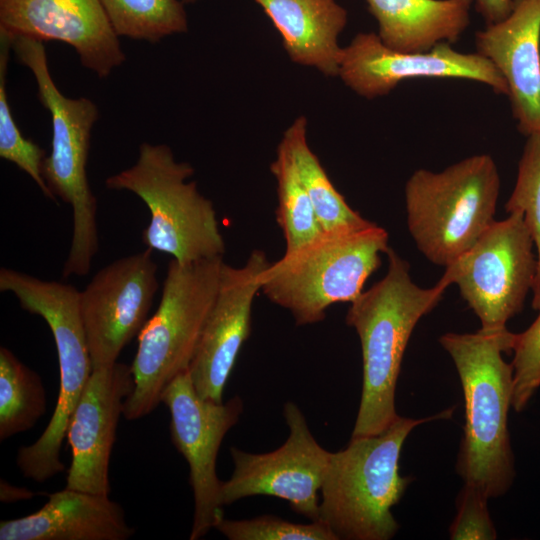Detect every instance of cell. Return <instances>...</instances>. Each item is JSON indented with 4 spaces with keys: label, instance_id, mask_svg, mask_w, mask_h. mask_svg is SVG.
<instances>
[{
    "label": "cell",
    "instance_id": "15",
    "mask_svg": "<svg viewBox=\"0 0 540 540\" xmlns=\"http://www.w3.org/2000/svg\"><path fill=\"white\" fill-rule=\"evenodd\" d=\"M134 388L131 366L93 369L71 415L66 437L72 451L66 487L109 495V464L119 419Z\"/></svg>",
    "mask_w": 540,
    "mask_h": 540
},
{
    "label": "cell",
    "instance_id": "31",
    "mask_svg": "<svg viewBox=\"0 0 540 540\" xmlns=\"http://www.w3.org/2000/svg\"><path fill=\"white\" fill-rule=\"evenodd\" d=\"M475 9L486 25L506 19L513 10L515 0H473Z\"/></svg>",
    "mask_w": 540,
    "mask_h": 540
},
{
    "label": "cell",
    "instance_id": "25",
    "mask_svg": "<svg viewBox=\"0 0 540 540\" xmlns=\"http://www.w3.org/2000/svg\"><path fill=\"white\" fill-rule=\"evenodd\" d=\"M118 37L156 43L188 29L184 3L179 0H100Z\"/></svg>",
    "mask_w": 540,
    "mask_h": 540
},
{
    "label": "cell",
    "instance_id": "1",
    "mask_svg": "<svg viewBox=\"0 0 540 540\" xmlns=\"http://www.w3.org/2000/svg\"><path fill=\"white\" fill-rule=\"evenodd\" d=\"M515 333L507 328L476 333L448 332L439 343L458 372L465 420L456 471L465 484L488 498L503 496L515 478L508 430L512 408L513 369L503 357L512 351Z\"/></svg>",
    "mask_w": 540,
    "mask_h": 540
},
{
    "label": "cell",
    "instance_id": "10",
    "mask_svg": "<svg viewBox=\"0 0 540 540\" xmlns=\"http://www.w3.org/2000/svg\"><path fill=\"white\" fill-rule=\"evenodd\" d=\"M534 242L520 212L494 221L466 253L445 268L441 279L455 283L479 318L482 330L506 329L523 309L537 272Z\"/></svg>",
    "mask_w": 540,
    "mask_h": 540
},
{
    "label": "cell",
    "instance_id": "13",
    "mask_svg": "<svg viewBox=\"0 0 540 540\" xmlns=\"http://www.w3.org/2000/svg\"><path fill=\"white\" fill-rule=\"evenodd\" d=\"M152 249L117 259L100 269L80 294V309L92 368L117 362L139 333L158 290Z\"/></svg>",
    "mask_w": 540,
    "mask_h": 540
},
{
    "label": "cell",
    "instance_id": "6",
    "mask_svg": "<svg viewBox=\"0 0 540 540\" xmlns=\"http://www.w3.org/2000/svg\"><path fill=\"white\" fill-rule=\"evenodd\" d=\"M387 231L372 222L347 231L323 232L311 242L269 263L260 291L288 310L296 325L320 322L329 306L352 302L390 248Z\"/></svg>",
    "mask_w": 540,
    "mask_h": 540
},
{
    "label": "cell",
    "instance_id": "33",
    "mask_svg": "<svg viewBox=\"0 0 540 540\" xmlns=\"http://www.w3.org/2000/svg\"><path fill=\"white\" fill-rule=\"evenodd\" d=\"M184 4H191V3H194L198 0H181Z\"/></svg>",
    "mask_w": 540,
    "mask_h": 540
},
{
    "label": "cell",
    "instance_id": "23",
    "mask_svg": "<svg viewBox=\"0 0 540 540\" xmlns=\"http://www.w3.org/2000/svg\"><path fill=\"white\" fill-rule=\"evenodd\" d=\"M41 377L6 347L0 348V440L31 429L45 414Z\"/></svg>",
    "mask_w": 540,
    "mask_h": 540
},
{
    "label": "cell",
    "instance_id": "16",
    "mask_svg": "<svg viewBox=\"0 0 540 540\" xmlns=\"http://www.w3.org/2000/svg\"><path fill=\"white\" fill-rule=\"evenodd\" d=\"M268 264L265 253L254 250L241 267L223 265L218 294L189 368L202 399L223 402L224 387L250 334L253 301Z\"/></svg>",
    "mask_w": 540,
    "mask_h": 540
},
{
    "label": "cell",
    "instance_id": "26",
    "mask_svg": "<svg viewBox=\"0 0 540 540\" xmlns=\"http://www.w3.org/2000/svg\"><path fill=\"white\" fill-rule=\"evenodd\" d=\"M11 50L10 35L0 29V157L28 174L46 198L56 201L42 173L46 153L23 136L8 102L6 78Z\"/></svg>",
    "mask_w": 540,
    "mask_h": 540
},
{
    "label": "cell",
    "instance_id": "21",
    "mask_svg": "<svg viewBox=\"0 0 540 540\" xmlns=\"http://www.w3.org/2000/svg\"><path fill=\"white\" fill-rule=\"evenodd\" d=\"M389 48L423 52L454 43L470 23L473 0H366Z\"/></svg>",
    "mask_w": 540,
    "mask_h": 540
},
{
    "label": "cell",
    "instance_id": "29",
    "mask_svg": "<svg viewBox=\"0 0 540 540\" xmlns=\"http://www.w3.org/2000/svg\"><path fill=\"white\" fill-rule=\"evenodd\" d=\"M534 322L515 334L512 409L521 412L540 387V307Z\"/></svg>",
    "mask_w": 540,
    "mask_h": 540
},
{
    "label": "cell",
    "instance_id": "14",
    "mask_svg": "<svg viewBox=\"0 0 540 540\" xmlns=\"http://www.w3.org/2000/svg\"><path fill=\"white\" fill-rule=\"evenodd\" d=\"M338 76L358 95L373 99L413 78H454L486 84L496 94H508L507 83L494 64L475 53H462L450 43L423 52L387 47L375 33H359L342 48Z\"/></svg>",
    "mask_w": 540,
    "mask_h": 540
},
{
    "label": "cell",
    "instance_id": "24",
    "mask_svg": "<svg viewBox=\"0 0 540 540\" xmlns=\"http://www.w3.org/2000/svg\"><path fill=\"white\" fill-rule=\"evenodd\" d=\"M270 170L277 183L276 220L286 242L285 252H292L317 238L323 231L291 153L282 141Z\"/></svg>",
    "mask_w": 540,
    "mask_h": 540
},
{
    "label": "cell",
    "instance_id": "27",
    "mask_svg": "<svg viewBox=\"0 0 540 540\" xmlns=\"http://www.w3.org/2000/svg\"><path fill=\"white\" fill-rule=\"evenodd\" d=\"M507 213L520 212L536 247L537 272L532 287V308L540 307V130L527 136L518 163L514 189L505 204Z\"/></svg>",
    "mask_w": 540,
    "mask_h": 540
},
{
    "label": "cell",
    "instance_id": "17",
    "mask_svg": "<svg viewBox=\"0 0 540 540\" xmlns=\"http://www.w3.org/2000/svg\"><path fill=\"white\" fill-rule=\"evenodd\" d=\"M0 29L68 44L100 78L125 61L100 0H0Z\"/></svg>",
    "mask_w": 540,
    "mask_h": 540
},
{
    "label": "cell",
    "instance_id": "28",
    "mask_svg": "<svg viewBox=\"0 0 540 540\" xmlns=\"http://www.w3.org/2000/svg\"><path fill=\"white\" fill-rule=\"evenodd\" d=\"M229 540H338L320 520L293 523L274 515L251 519H223L216 528Z\"/></svg>",
    "mask_w": 540,
    "mask_h": 540
},
{
    "label": "cell",
    "instance_id": "19",
    "mask_svg": "<svg viewBox=\"0 0 540 540\" xmlns=\"http://www.w3.org/2000/svg\"><path fill=\"white\" fill-rule=\"evenodd\" d=\"M134 532L109 495L67 487L38 511L0 522L1 540H127Z\"/></svg>",
    "mask_w": 540,
    "mask_h": 540
},
{
    "label": "cell",
    "instance_id": "2",
    "mask_svg": "<svg viewBox=\"0 0 540 540\" xmlns=\"http://www.w3.org/2000/svg\"><path fill=\"white\" fill-rule=\"evenodd\" d=\"M385 276L362 292L346 314L362 349L363 385L351 437L376 435L398 417L395 392L401 362L418 321L441 301L449 286L440 279L431 288L415 284L407 261L393 249L386 252Z\"/></svg>",
    "mask_w": 540,
    "mask_h": 540
},
{
    "label": "cell",
    "instance_id": "12",
    "mask_svg": "<svg viewBox=\"0 0 540 540\" xmlns=\"http://www.w3.org/2000/svg\"><path fill=\"white\" fill-rule=\"evenodd\" d=\"M283 414L289 436L276 450L255 454L231 447L234 470L222 481V504L250 496H272L286 500L294 512L315 521L319 519V493L331 452L316 441L295 403L286 402Z\"/></svg>",
    "mask_w": 540,
    "mask_h": 540
},
{
    "label": "cell",
    "instance_id": "7",
    "mask_svg": "<svg viewBox=\"0 0 540 540\" xmlns=\"http://www.w3.org/2000/svg\"><path fill=\"white\" fill-rule=\"evenodd\" d=\"M500 177L488 154L467 157L440 172L416 170L405 185L408 231L432 263L447 267L495 221Z\"/></svg>",
    "mask_w": 540,
    "mask_h": 540
},
{
    "label": "cell",
    "instance_id": "4",
    "mask_svg": "<svg viewBox=\"0 0 540 540\" xmlns=\"http://www.w3.org/2000/svg\"><path fill=\"white\" fill-rule=\"evenodd\" d=\"M223 265V256L170 261L158 308L138 335L126 419L150 414L169 383L189 370L218 294Z\"/></svg>",
    "mask_w": 540,
    "mask_h": 540
},
{
    "label": "cell",
    "instance_id": "20",
    "mask_svg": "<svg viewBox=\"0 0 540 540\" xmlns=\"http://www.w3.org/2000/svg\"><path fill=\"white\" fill-rule=\"evenodd\" d=\"M282 37L290 59L326 76H338V36L347 11L335 0H255Z\"/></svg>",
    "mask_w": 540,
    "mask_h": 540
},
{
    "label": "cell",
    "instance_id": "5",
    "mask_svg": "<svg viewBox=\"0 0 540 540\" xmlns=\"http://www.w3.org/2000/svg\"><path fill=\"white\" fill-rule=\"evenodd\" d=\"M9 35L12 50L32 72L39 100L51 116V152L43 162V177L53 195L69 204L73 212L71 246L62 276H84L99 248L97 200L86 170L91 132L99 111L92 100L68 98L59 91L49 72L43 41Z\"/></svg>",
    "mask_w": 540,
    "mask_h": 540
},
{
    "label": "cell",
    "instance_id": "3",
    "mask_svg": "<svg viewBox=\"0 0 540 540\" xmlns=\"http://www.w3.org/2000/svg\"><path fill=\"white\" fill-rule=\"evenodd\" d=\"M453 409L425 418L399 416L383 432L351 437L346 448L331 453L320 490L319 519L338 540H389L399 530L392 507L410 479L399 473L400 454L411 431L449 418Z\"/></svg>",
    "mask_w": 540,
    "mask_h": 540
},
{
    "label": "cell",
    "instance_id": "11",
    "mask_svg": "<svg viewBox=\"0 0 540 540\" xmlns=\"http://www.w3.org/2000/svg\"><path fill=\"white\" fill-rule=\"evenodd\" d=\"M161 402L170 412L171 441L189 466L194 496L189 538L198 540L224 519L216 459L225 435L239 421L243 401L239 396L225 403L202 399L188 370L169 383Z\"/></svg>",
    "mask_w": 540,
    "mask_h": 540
},
{
    "label": "cell",
    "instance_id": "9",
    "mask_svg": "<svg viewBox=\"0 0 540 540\" xmlns=\"http://www.w3.org/2000/svg\"><path fill=\"white\" fill-rule=\"evenodd\" d=\"M193 173L189 163L176 161L167 145L143 143L135 164L105 181L108 189L132 192L146 204V247L181 263L225 253L212 201L198 191L195 181H187Z\"/></svg>",
    "mask_w": 540,
    "mask_h": 540
},
{
    "label": "cell",
    "instance_id": "8",
    "mask_svg": "<svg viewBox=\"0 0 540 540\" xmlns=\"http://www.w3.org/2000/svg\"><path fill=\"white\" fill-rule=\"evenodd\" d=\"M0 290L14 294L22 309L45 320L57 349L60 386L54 413L40 437L19 447L16 457L23 476L42 483L65 470L62 443L93 370L80 309L81 292L71 284L5 267L0 269Z\"/></svg>",
    "mask_w": 540,
    "mask_h": 540
},
{
    "label": "cell",
    "instance_id": "22",
    "mask_svg": "<svg viewBox=\"0 0 540 540\" xmlns=\"http://www.w3.org/2000/svg\"><path fill=\"white\" fill-rule=\"evenodd\" d=\"M281 141L291 153L323 232L354 230L372 223L353 210L334 187L308 144L307 119L304 116L294 120Z\"/></svg>",
    "mask_w": 540,
    "mask_h": 540
},
{
    "label": "cell",
    "instance_id": "18",
    "mask_svg": "<svg viewBox=\"0 0 540 540\" xmlns=\"http://www.w3.org/2000/svg\"><path fill=\"white\" fill-rule=\"evenodd\" d=\"M475 45L505 79L518 131L540 130V0H515L506 19L476 32Z\"/></svg>",
    "mask_w": 540,
    "mask_h": 540
},
{
    "label": "cell",
    "instance_id": "30",
    "mask_svg": "<svg viewBox=\"0 0 540 540\" xmlns=\"http://www.w3.org/2000/svg\"><path fill=\"white\" fill-rule=\"evenodd\" d=\"M488 496L465 484L456 498L457 514L449 527L452 540H494L495 525L488 509Z\"/></svg>",
    "mask_w": 540,
    "mask_h": 540
},
{
    "label": "cell",
    "instance_id": "32",
    "mask_svg": "<svg viewBox=\"0 0 540 540\" xmlns=\"http://www.w3.org/2000/svg\"><path fill=\"white\" fill-rule=\"evenodd\" d=\"M0 498L2 502L11 503L19 500L31 498L33 493L26 488L12 486L4 480H1Z\"/></svg>",
    "mask_w": 540,
    "mask_h": 540
}]
</instances>
